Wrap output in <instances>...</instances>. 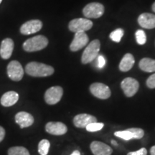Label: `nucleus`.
<instances>
[{"label":"nucleus","mask_w":155,"mask_h":155,"mask_svg":"<svg viewBox=\"0 0 155 155\" xmlns=\"http://www.w3.org/2000/svg\"><path fill=\"white\" fill-rule=\"evenodd\" d=\"M55 70L50 65L38 63L30 62L25 67L27 74L32 77H47L53 75Z\"/></svg>","instance_id":"f257e3e1"},{"label":"nucleus","mask_w":155,"mask_h":155,"mask_svg":"<svg viewBox=\"0 0 155 155\" xmlns=\"http://www.w3.org/2000/svg\"><path fill=\"white\" fill-rule=\"evenodd\" d=\"M48 40L44 35H37L33 38H29L23 43L22 48L25 51L36 52L43 50L48 45Z\"/></svg>","instance_id":"f03ea898"},{"label":"nucleus","mask_w":155,"mask_h":155,"mask_svg":"<svg viewBox=\"0 0 155 155\" xmlns=\"http://www.w3.org/2000/svg\"><path fill=\"white\" fill-rule=\"evenodd\" d=\"M101 49V42L98 40H94L86 48L81 56L83 64H88L94 61L98 57Z\"/></svg>","instance_id":"7ed1b4c3"},{"label":"nucleus","mask_w":155,"mask_h":155,"mask_svg":"<svg viewBox=\"0 0 155 155\" xmlns=\"http://www.w3.org/2000/svg\"><path fill=\"white\" fill-rule=\"evenodd\" d=\"M93 22L90 19L86 18H76L69 22L68 28L71 32H85L92 28Z\"/></svg>","instance_id":"20e7f679"},{"label":"nucleus","mask_w":155,"mask_h":155,"mask_svg":"<svg viewBox=\"0 0 155 155\" xmlns=\"http://www.w3.org/2000/svg\"><path fill=\"white\" fill-rule=\"evenodd\" d=\"M105 8L102 4L92 2L88 4L83 9V14L86 18H99L104 15Z\"/></svg>","instance_id":"39448f33"},{"label":"nucleus","mask_w":155,"mask_h":155,"mask_svg":"<svg viewBox=\"0 0 155 155\" xmlns=\"http://www.w3.org/2000/svg\"><path fill=\"white\" fill-rule=\"evenodd\" d=\"M63 89L61 86H53L46 91L45 101L49 105H55L61 100Z\"/></svg>","instance_id":"423d86ee"},{"label":"nucleus","mask_w":155,"mask_h":155,"mask_svg":"<svg viewBox=\"0 0 155 155\" xmlns=\"http://www.w3.org/2000/svg\"><path fill=\"white\" fill-rule=\"evenodd\" d=\"M7 75L12 81H19L24 75V70L20 63L12 61L7 65Z\"/></svg>","instance_id":"0eeeda50"},{"label":"nucleus","mask_w":155,"mask_h":155,"mask_svg":"<svg viewBox=\"0 0 155 155\" xmlns=\"http://www.w3.org/2000/svg\"><path fill=\"white\" fill-rule=\"evenodd\" d=\"M90 91L94 96L100 99H107L111 95L109 87L101 83H94L91 85Z\"/></svg>","instance_id":"6e6552de"},{"label":"nucleus","mask_w":155,"mask_h":155,"mask_svg":"<svg viewBox=\"0 0 155 155\" xmlns=\"http://www.w3.org/2000/svg\"><path fill=\"white\" fill-rule=\"evenodd\" d=\"M121 87L126 96L132 97L138 91L139 84L136 79L132 78H127L122 81Z\"/></svg>","instance_id":"1a4fd4ad"},{"label":"nucleus","mask_w":155,"mask_h":155,"mask_svg":"<svg viewBox=\"0 0 155 155\" xmlns=\"http://www.w3.org/2000/svg\"><path fill=\"white\" fill-rule=\"evenodd\" d=\"M42 22L39 19H32L25 22L20 28L21 34L25 35H29L36 33L41 30Z\"/></svg>","instance_id":"9d476101"},{"label":"nucleus","mask_w":155,"mask_h":155,"mask_svg":"<svg viewBox=\"0 0 155 155\" xmlns=\"http://www.w3.org/2000/svg\"><path fill=\"white\" fill-rule=\"evenodd\" d=\"M88 37L85 32H76L72 42L70 45V50L73 52L78 51L87 45Z\"/></svg>","instance_id":"9b49d317"},{"label":"nucleus","mask_w":155,"mask_h":155,"mask_svg":"<svg viewBox=\"0 0 155 155\" xmlns=\"http://www.w3.org/2000/svg\"><path fill=\"white\" fill-rule=\"evenodd\" d=\"M45 130L50 134L60 136L67 132L68 128L62 122H48L45 126Z\"/></svg>","instance_id":"f8f14e48"},{"label":"nucleus","mask_w":155,"mask_h":155,"mask_svg":"<svg viewBox=\"0 0 155 155\" xmlns=\"http://www.w3.org/2000/svg\"><path fill=\"white\" fill-rule=\"evenodd\" d=\"M15 43L11 38L4 39L0 46V56L2 59L7 60L12 55Z\"/></svg>","instance_id":"ddd939ff"},{"label":"nucleus","mask_w":155,"mask_h":155,"mask_svg":"<svg viewBox=\"0 0 155 155\" xmlns=\"http://www.w3.org/2000/svg\"><path fill=\"white\" fill-rule=\"evenodd\" d=\"M90 148L94 155H111L113 152V150L108 145L97 141H93Z\"/></svg>","instance_id":"4468645a"},{"label":"nucleus","mask_w":155,"mask_h":155,"mask_svg":"<svg viewBox=\"0 0 155 155\" xmlns=\"http://www.w3.org/2000/svg\"><path fill=\"white\" fill-rule=\"evenodd\" d=\"M95 116L86 114H81L76 115L73 119V124L78 128H86L89 124L97 122Z\"/></svg>","instance_id":"2eb2a0df"},{"label":"nucleus","mask_w":155,"mask_h":155,"mask_svg":"<svg viewBox=\"0 0 155 155\" xmlns=\"http://www.w3.org/2000/svg\"><path fill=\"white\" fill-rule=\"evenodd\" d=\"M15 121L20 126V127L26 128L33 124L34 118L30 114L25 111H20L15 116Z\"/></svg>","instance_id":"dca6fc26"},{"label":"nucleus","mask_w":155,"mask_h":155,"mask_svg":"<svg viewBox=\"0 0 155 155\" xmlns=\"http://www.w3.org/2000/svg\"><path fill=\"white\" fill-rule=\"evenodd\" d=\"M138 23L143 28L154 29L155 28V15L143 13L138 17Z\"/></svg>","instance_id":"f3484780"},{"label":"nucleus","mask_w":155,"mask_h":155,"mask_svg":"<svg viewBox=\"0 0 155 155\" xmlns=\"http://www.w3.org/2000/svg\"><path fill=\"white\" fill-rule=\"evenodd\" d=\"M19 100V94L15 91H8L2 96L0 103L5 107L15 105Z\"/></svg>","instance_id":"a211bd4d"},{"label":"nucleus","mask_w":155,"mask_h":155,"mask_svg":"<svg viewBox=\"0 0 155 155\" xmlns=\"http://www.w3.org/2000/svg\"><path fill=\"white\" fill-rule=\"evenodd\" d=\"M135 63L134 56L131 53H127L119 63V70L122 72H127L132 68Z\"/></svg>","instance_id":"6ab92c4d"},{"label":"nucleus","mask_w":155,"mask_h":155,"mask_svg":"<svg viewBox=\"0 0 155 155\" xmlns=\"http://www.w3.org/2000/svg\"><path fill=\"white\" fill-rule=\"evenodd\" d=\"M139 66L144 72H155V60L149 58H142L139 62Z\"/></svg>","instance_id":"aec40b11"},{"label":"nucleus","mask_w":155,"mask_h":155,"mask_svg":"<svg viewBox=\"0 0 155 155\" xmlns=\"http://www.w3.org/2000/svg\"><path fill=\"white\" fill-rule=\"evenodd\" d=\"M50 141L47 139H42L38 144V152L40 155H47L50 149Z\"/></svg>","instance_id":"412c9836"},{"label":"nucleus","mask_w":155,"mask_h":155,"mask_svg":"<svg viewBox=\"0 0 155 155\" xmlns=\"http://www.w3.org/2000/svg\"><path fill=\"white\" fill-rule=\"evenodd\" d=\"M8 155H30L28 150L23 147H11L8 150Z\"/></svg>","instance_id":"4be33fe9"},{"label":"nucleus","mask_w":155,"mask_h":155,"mask_svg":"<svg viewBox=\"0 0 155 155\" xmlns=\"http://www.w3.org/2000/svg\"><path fill=\"white\" fill-rule=\"evenodd\" d=\"M124 33V30L121 28H119V29H116V30L111 32L109 37L114 42H119L121 41V38H123Z\"/></svg>","instance_id":"5701e85b"},{"label":"nucleus","mask_w":155,"mask_h":155,"mask_svg":"<svg viewBox=\"0 0 155 155\" xmlns=\"http://www.w3.org/2000/svg\"><path fill=\"white\" fill-rule=\"evenodd\" d=\"M114 135L116 137H119L124 140L128 141V140H131V139H133V134L131 131H129L128 129L125 131H116L114 133Z\"/></svg>","instance_id":"b1692460"},{"label":"nucleus","mask_w":155,"mask_h":155,"mask_svg":"<svg viewBox=\"0 0 155 155\" xmlns=\"http://www.w3.org/2000/svg\"><path fill=\"white\" fill-rule=\"evenodd\" d=\"M135 36L137 43L140 45H143L147 42L146 33H145L144 30H138L136 32Z\"/></svg>","instance_id":"393cba45"},{"label":"nucleus","mask_w":155,"mask_h":155,"mask_svg":"<svg viewBox=\"0 0 155 155\" xmlns=\"http://www.w3.org/2000/svg\"><path fill=\"white\" fill-rule=\"evenodd\" d=\"M104 127V124L103 123H98V122H94V123H91L86 127V130L90 132H95V131H98L101 130L103 127Z\"/></svg>","instance_id":"a878e982"},{"label":"nucleus","mask_w":155,"mask_h":155,"mask_svg":"<svg viewBox=\"0 0 155 155\" xmlns=\"http://www.w3.org/2000/svg\"><path fill=\"white\" fill-rule=\"evenodd\" d=\"M128 130L132 133L134 139H140L144 135V130L140 128H130V129H128Z\"/></svg>","instance_id":"bb28decb"},{"label":"nucleus","mask_w":155,"mask_h":155,"mask_svg":"<svg viewBox=\"0 0 155 155\" xmlns=\"http://www.w3.org/2000/svg\"><path fill=\"white\" fill-rule=\"evenodd\" d=\"M96 65L98 68H103L106 65V59L103 55H98L96 58Z\"/></svg>","instance_id":"cd10ccee"},{"label":"nucleus","mask_w":155,"mask_h":155,"mask_svg":"<svg viewBox=\"0 0 155 155\" xmlns=\"http://www.w3.org/2000/svg\"><path fill=\"white\" fill-rule=\"evenodd\" d=\"M147 86L150 88H155V73L148 78L147 80Z\"/></svg>","instance_id":"c85d7f7f"},{"label":"nucleus","mask_w":155,"mask_h":155,"mask_svg":"<svg viewBox=\"0 0 155 155\" xmlns=\"http://www.w3.org/2000/svg\"><path fill=\"white\" fill-rule=\"evenodd\" d=\"M147 151L145 148H141L138 151H136V152H131L128 153L127 155H147Z\"/></svg>","instance_id":"c756f323"},{"label":"nucleus","mask_w":155,"mask_h":155,"mask_svg":"<svg viewBox=\"0 0 155 155\" xmlns=\"http://www.w3.org/2000/svg\"><path fill=\"white\" fill-rule=\"evenodd\" d=\"M5 137V130L3 127H0V142L3 140Z\"/></svg>","instance_id":"7c9ffc66"},{"label":"nucleus","mask_w":155,"mask_h":155,"mask_svg":"<svg viewBox=\"0 0 155 155\" xmlns=\"http://www.w3.org/2000/svg\"><path fill=\"white\" fill-rule=\"evenodd\" d=\"M150 154H151V155H155V145L151 148Z\"/></svg>","instance_id":"2f4dec72"},{"label":"nucleus","mask_w":155,"mask_h":155,"mask_svg":"<svg viewBox=\"0 0 155 155\" xmlns=\"http://www.w3.org/2000/svg\"><path fill=\"white\" fill-rule=\"evenodd\" d=\"M71 155H81V152L78 150H75Z\"/></svg>","instance_id":"473e14b6"},{"label":"nucleus","mask_w":155,"mask_h":155,"mask_svg":"<svg viewBox=\"0 0 155 155\" xmlns=\"http://www.w3.org/2000/svg\"><path fill=\"white\" fill-rule=\"evenodd\" d=\"M111 143H112V144L114 145V146H117V145H118L117 142H116V141H114V140H112L111 141Z\"/></svg>","instance_id":"72a5a7b5"},{"label":"nucleus","mask_w":155,"mask_h":155,"mask_svg":"<svg viewBox=\"0 0 155 155\" xmlns=\"http://www.w3.org/2000/svg\"><path fill=\"white\" fill-rule=\"evenodd\" d=\"M152 10L155 12V2H154V3H153V5L152 6Z\"/></svg>","instance_id":"f704fd0d"},{"label":"nucleus","mask_w":155,"mask_h":155,"mask_svg":"<svg viewBox=\"0 0 155 155\" xmlns=\"http://www.w3.org/2000/svg\"><path fill=\"white\" fill-rule=\"evenodd\" d=\"M2 0H0V4L2 3Z\"/></svg>","instance_id":"c9c22d12"}]
</instances>
